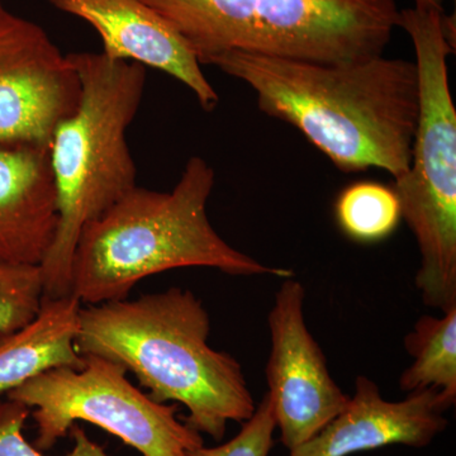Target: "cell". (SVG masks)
<instances>
[{
  "mask_svg": "<svg viewBox=\"0 0 456 456\" xmlns=\"http://www.w3.org/2000/svg\"><path fill=\"white\" fill-rule=\"evenodd\" d=\"M45 298L40 265L0 260V335L31 323Z\"/></svg>",
  "mask_w": 456,
  "mask_h": 456,
  "instance_id": "16",
  "label": "cell"
},
{
  "mask_svg": "<svg viewBox=\"0 0 456 456\" xmlns=\"http://www.w3.org/2000/svg\"><path fill=\"white\" fill-rule=\"evenodd\" d=\"M439 2H444V0H439Z\"/></svg>",
  "mask_w": 456,
  "mask_h": 456,
  "instance_id": "20",
  "label": "cell"
},
{
  "mask_svg": "<svg viewBox=\"0 0 456 456\" xmlns=\"http://www.w3.org/2000/svg\"><path fill=\"white\" fill-rule=\"evenodd\" d=\"M209 334L202 301L173 287L134 301L83 305L75 347L122 365L154 401L183 404L189 428L220 441L228 422L244 424L256 404L241 364L209 346Z\"/></svg>",
  "mask_w": 456,
  "mask_h": 456,
  "instance_id": "2",
  "label": "cell"
},
{
  "mask_svg": "<svg viewBox=\"0 0 456 456\" xmlns=\"http://www.w3.org/2000/svg\"><path fill=\"white\" fill-rule=\"evenodd\" d=\"M69 56L79 74L82 98L50 143L59 224L40 265L45 298L70 296L71 261L83 228L137 187L126 134L145 93V66L102 53Z\"/></svg>",
  "mask_w": 456,
  "mask_h": 456,
  "instance_id": "4",
  "label": "cell"
},
{
  "mask_svg": "<svg viewBox=\"0 0 456 456\" xmlns=\"http://www.w3.org/2000/svg\"><path fill=\"white\" fill-rule=\"evenodd\" d=\"M446 411L434 389L389 402L373 380L359 375L346 407L288 456H350L392 445L426 448L448 426Z\"/></svg>",
  "mask_w": 456,
  "mask_h": 456,
  "instance_id": "10",
  "label": "cell"
},
{
  "mask_svg": "<svg viewBox=\"0 0 456 456\" xmlns=\"http://www.w3.org/2000/svg\"><path fill=\"white\" fill-rule=\"evenodd\" d=\"M200 65L227 51L305 61L382 56L398 27L395 0H142Z\"/></svg>",
  "mask_w": 456,
  "mask_h": 456,
  "instance_id": "5",
  "label": "cell"
},
{
  "mask_svg": "<svg viewBox=\"0 0 456 456\" xmlns=\"http://www.w3.org/2000/svg\"><path fill=\"white\" fill-rule=\"evenodd\" d=\"M82 307L74 296L44 298L31 323L0 335V395L50 369H82L84 358L75 347Z\"/></svg>",
  "mask_w": 456,
  "mask_h": 456,
  "instance_id": "13",
  "label": "cell"
},
{
  "mask_svg": "<svg viewBox=\"0 0 456 456\" xmlns=\"http://www.w3.org/2000/svg\"><path fill=\"white\" fill-rule=\"evenodd\" d=\"M215 178L211 165L193 156L171 191L134 187L86 224L71 261L70 296L83 305L121 301L143 279L179 268L292 278V270L265 265L218 235L207 213Z\"/></svg>",
  "mask_w": 456,
  "mask_h": 456,
  "instance_id": "3",
  "label": "cell"
},
{
  "mask_svg": "<svg viewBox=\"0 0 456 456\" xmlns=\"http://www.w3.org/2000/svg\"><path fill=\"white\" fill-rule=\"evenodd\" d=\"M0 5H2V0H0Z\"/></svg>",
  "mask_w": 456,
  "mask_h": 456,
  "instance_id": "19",
  "label": "cell"
},
{
  "mask_svg": "<svg viewBox=\"0 0 456 456\" xmlns=\"http://www.w3.org/2000/svg\"><path fill=\"white\" fill-rule=\"evenodd\" d=\"M413 362L399 378L402 392L434 389L446 408L456 401V308L443 317L422 316L404 338Z\"/></svg>",
  "mask_w": 456,
  "mask_h": 456,
  "instance_id": "14",
  "label": "cell"
},
{
  "mask_svg": "<svg viewBox=\"0 0 456 456\" xmlns=\"http://www.w3.org/2000/svg\"><path fill=\"white\" fill-rule=\"evenodd\" d=\"M443 2L415 0L399 11L419 73V121L407 173L395 179L402 218L419 245L415 283L428 307H456V110L450 90Z\"/></svg>",
  "mask_w": 456,
  "mask_h": 456,
  "instance_id": "6",
  "label": "cell"
},
{
  "mask_svg": "<svg viewBox=\"0 0 456 456\" xmlns=\"http://www.w3.org/2000/svg\"><path fill=\"white\" fill-rule=\"evenodd\" d=\"M79 74L42 27L0 5V149H50L77 110Z\"/></svg>",
  "mask_w": 456,
  "mask_h": 456,
  "instance_id": "8",
  "label": "cell"
},
{
  "mask_svg": "<svg viewBox=\"0 0 456 456\" xmlns=\"http://www.w3.org/2000/svg\"><path fill=\"white\" fill-rule=\"evenodd\" d=\"M207 65L248 84L261 112L294 126L338 170L407 173L419 121L416 62L382 55L327 64L227 51Z\"/></svg>",
  "mask_w": 456,
  "mask_h": 456,
  "instance_id": "1",
  "label": "cell"
},
{
  "mask_svg": "<svg viewBox=\"0 0 456 456\" xmlns=\"http://www.w3.org/2000/svg\"><path fill=\"white\" fill-rule=\"evenodd\" d=\"M275 428L274 411L265 395L233 439L213 448L200 446L189 452L188 456H269L274 446Z\"/></svg>",
  "mask_w": 456,
  "mask_h": 456,
  "instance_id": "18",
  "label": "cell"
},
{
  "mask_svg": "<svg viewBox=\"0 0 456 456\" xmlns=\"http://www.w3.org/2000/svg\"><path fill=\"white\" fill-rule=\"evenodd\" d=\"M29 415L31 410L25 404L9 399L0 403V456H47L23 435ZM69 432L73 435L74 448L65 456H110L103 446L90 440L79 425L75 424Z\"/></svg>",
  "mask_w": 456,
  "mask_h": 456,
  "instance_id": "17",
  "label": "cell"
},
{
  "mask_svg": "<svg viewBox=\"0 0 456 456\" xmlns=\"http://www.w3.org/2000/svg\"><path fill=\"white\" fill-rule=\"evenodd\" d=\"M305 297L302 283L284 279L268 316L266 395L288 450L312 439L350 399L330 374L325 354L305 325Z\"/></svg>",
  "mask_w": 456,
  "mask_h": 456,
  "instance_id": "9",
  "label": "cell"
},
{
  "mask_svg": "<svg viewBox=\"0 0 456 456\" xmlns=\"http://www.w3.org/2000/svg\"><path fill=\"white\" fill-rule=\"evenodd\" d=\"M338 227L353 241L375 244L388 239L402 220L395 189L375 182L345 188L335 203Z\"/></svg>",
  "mask_w": 456,
  "mask_h": 456,
  "instance_id": "15",
  "label": "cell"
},
{
  "mask_svg": "<svg viewBox=\"0 0 456 456\" xmlns=\"http://www.w3.org/2000/svg\"><path fill=\"white\" fill-rule=\"evenodd\" d=\"M82 18L101 36L104 55L137 62L175 77L193 92L204 110L220 102L202 65L184 38L142 0H49Z\"/></svg>",
  "mask_w": 456,
  "mask_h": 456,
  "instance_id": "11",
  "label": "cell"
},
{
  "mask_svg": "<svg viewBox=\"0 0 456 456\" xmlns=\"http://www.w3.org/2000/svg\"><path fill=\"white\" fill-rule=\"evenodd\" d=\"M57 224L49 149H0V260L41 265Z\"/></svg>",
  "mask_w": 456,
  "mask_h": 456,
  "instance_id": "12",
  "label": "cell"
},
{
  "mask_svg": "<svg viewBox=\"0 0 456 456\" xmlns=\"http://www.w3.org/2000/svg\"><path fill=\"white\" fill-rule=\"evenodd\" d=\"M82 369H50L7 393L25 404L37 425L35 446L47 452L77 421L118 437L142 456H188L202 435L180 421L176 404L159 403L127 379L122 365L83 356Z\"/></svg>",
  "mask_w": 456,
  "mask_h": 456,
  "instance_id": "7",
  "label": "cell"
}]
</instances>
